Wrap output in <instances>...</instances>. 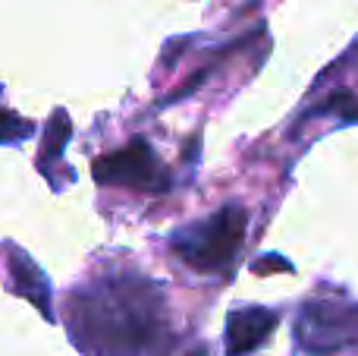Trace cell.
Here are the masks:
<instances>
[{"instance_id": "obj_1", "label": "cell", "mask_w": 358, "mask_h": 356, "mask_svg": "<svg viewBox=\"0 0 358 356\" xmlns=\"http://www.w3.org/2000/svg\"><path fill=\"white\" fill-rule=\"evenodd\" d=\"M296 341L308 356H352L358 350V303L308 300L296 319Z\"/></svg>"}, {"instance_id": "obj_2", "label": "cell", "mask_w": 358, "mask_h": 356, "mask_svg": "<svg viewBox=\"0 0 358 356\" xmlns=\"http://www.w3.org/2000/svg\"><path fill=\"white\" fill-rule=\"evenodd\" d=\"M242 240H245V212L242 208H223L208 224H198L189 237H182L179 256L201 271H217L233 262Z\"/></svg>"}, {"instance_id": "obj_3", "label": "cell", "mask_w": 358, "mask_h": 356, "mask_svg": "<svg viewBox=\"0 0 358 356\" xmlns=\"http://www.w3.org/2000/svg\"><path fill=\"white\" fill-rule=\"evenodd\" d=\"M277 328V315L271 309L261 306H248L239 313L229 315V328H227V350L229 356H245L255 347H261Z\"/></svg>"}]
</instances>
